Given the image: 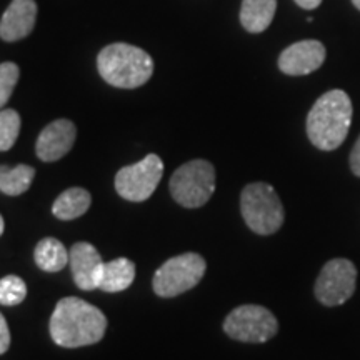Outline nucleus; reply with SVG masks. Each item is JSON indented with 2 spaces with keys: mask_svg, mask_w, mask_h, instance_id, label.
Instances as JSON below:
<instances>
[{
  "mask_svg": "<svg viewBox=\"0 0 360 360\" xmlns=\"http://www.w3.org/2000/svg\"><path fill=\"white\" fill-rule=\"evenodd\" d=\"M35 264L44 272H58L69 264V252L60 240L53 237L42 238L34 252Z\"/></svg>",
  "mask_w": 360,
  "mask_h": 360,
  "instance_id": "f3484780",
  "label": "nucleus"
},
{
  "mask_svg": "<svg viewBox=\"0 0 360 360\" xmlns=\"http://www.w3.org/2000/svg\"><path fill=\"white\" fill-rule=\"evenodd\" d=\"M277 11V0H244L240 7V22L247 32L260 34L272 24Z\"/></svg>",
  "mask_w": 360,
  "mask_h": 360,
  "instance_id": "2eb2a0df",
  "label": "nucleus"
},
{
  "mask_svg": "<svg viewBox=\"0 0 360 360\" xmlns=\"http://www.w3.org/2000/svg\"><path fill=\"white\" fill-rule=\"evenodd\" d=\"M326 60V47L319 40H300L292 44L278 57V69L287 75L312 74Z\"/></svg>",
  "mask_w": 360,
  "mask_h": 360,
  "instance_id": "9d476101",
  "label": "nucleus"
},
{
  "mask_svg": "<svg viewBox=\"0 0 360 360\" xmlns=\"http://www.w3.org/2000/svg\"><path fill=\"white\" fill-rule=\"evenodd\" d=\"M72 277L80 290L98 289V278L103 267L98 250L89 242H77L69 252Z\"/></svg>",
  "mask_w": 360,
  "mask_h": 360,
  "instance_id": "f8f14e48",
  "label": "nucleus"
},
{
  "mask_svg": "<svg viewBox=\"0 0 360 360\" xmlns=\"http://www.w3.org/2000/svg\"><path fill=\"white\" fill-rule=\"evenodd\" d=\"M11 347V330H8V323L2 314H0V355L6 354Z\"/></svg>",
  "mask_w": 360,
  "mask_h": 360,
  "instance_id": "4be33fe9",
  "label": "nucleus"
},
{
  "mask_svg": "<svg viewBox=\"0 0 360 360\" xmlns=\"http://www.w3.org/2000/svg\"><path fill=\"white\" fill-rule=\"evenodd\" d=\"M224 332L233 340L264 344L276 337L278 322L276 315L262 305H240L225 317Z\"/></svg>",
  "mask_w": 360,
  "mask_h": 360,
  "instance_id": "423d86ee",
  "label": "nucleus"
},
{
  "mask_svg": "<svg viewBox=\"0 0 360 360\" xmlns=\"http://www.w3.org/2000/svg\"><path fill=\"white\" fill-rule=\"evenodd\" d=\"M357 285V269L349 259H332L323 265L315 282V297L327 307L345 304Z\"/></svg>",
  "mask_w": 360,
  "mask_h": 360,
  "instance_id": "1a4fd4ad",
  "label": "nucleus"
},
{
  "mask_svg": "<svg viewBox=\"0 0 360 360\" xmlns=\"http://www.w3.org/2000/svg\"><path fill=\"white\" fill-rule=\"evenodd\" d=\"M20 70L13 62H4L0 64V109L6 107L8 98L12 97L13 89L19 82Z\"/></svg>",
  "mask_w": 360,
  "mask_h": 360,
  "instance_id": "412c9836",
  "label": "nucleus"
},
{
  "mask_svg": "<svg viewBox=\"0 0 360 360\" xmlns=\"http://www.w3.org/2000/svg\"><path fill=\"white\" fill-rule=\"evenodd\" d=\"M295 4L299 7L305 8V11H314L322 4V0H295Z\"/></svg>",
  "mask_w": 360,
  "mask_h": 360,
  "instance_id": "b1692460",
  "label": "nucleus"
},
{
  "mask_svg": "<svg viewBox=\"0 0 360 360\" xmlns=\"http://www.w3.org/2000/svg\"><path fill=\"white\" fill-rule=\"evenodd\" d=\"M135 278V264L132 260L120 257L110 262H103L101 278H98V289L109 294L122 292L132 285Z\"/></svg>",
  "mask_w": 360,
  "mask_h": 360,
  "instance_id": "4468645a",
  "label": "nucleus"
},
{
  "mask_svg": "<svg viewBox=\"0 0 360 360\" xmlns=\"http://www.w3.org/2000/svg\"><path fill=\"white\" fill-rule=\"evenodd\" d=\"M352 4H354V6H355V7H357V8H359V11H360V0H352Z\"/></svg>",
  "mask_w": 360,
  "mask_h": 360,
  "instance_id": "a878e982",
  "label": "nucleus"
},
{
  "mask_svg": "<svg viewBox=\"0 0 360 360\" xmlns=\"http://www.w3.org/2000/svg\"><path fill=\"white\" fill-rule=\"evenodd\" d=\"M27 297V285L20 277L7 276L0 278V305L15 307Z\"/></svg>",
  "mask_w": 360,
  "mask_h": 360,
  "instance_id": "aec40b11",
  "label": "nucleus"
},
{
  "mask_svg": "<svg viewBox=\"0 0 360 360\" xmlns=\"http://www.w3.org/2000/svg\"><path fill=\"white\" fill-rule=\"evenodd\" d=\"M352 112V102L344 90H328L307 115L309 141L319 150H335L347 137Z\"/></svg>",
  "mask_w": 360,
  "mask_h": 360,
  "instance_id": "f03ea898",
  "label": "nucleus"
},
{
  "mask_svg": "<svg viewBox=\"0 0 360 360\" xmlns=\"http://www.w3.org/2000/svg\"><path fill=\"white\" fill-rule=\"evenodd\" d=\"M164 175V162L159 155L148 154L134 165L122 167L115 175V191L130 202H143L155 192Z\"/></svg>",
  "mask_w": 360,
  "mask_h": 360,
  "instance_id": "6e6552de",
  "label": "nucleus"
},
{
  "mask_svg": "<svg viewBox=\"0 0 360 360\" xmlns=\"http://www.w3.org/2000/svg\"><path fill=\"white\" fill-rule=\"evenodd\" d=\"M349 160H350V169H352L354 175L360 177V137H359V141L355 142L352 152H350Z\"/></svg>",
  "mask_w": 360,
  "mask_h": 360,
  "instance_id": "5701e85b",
  "label": "nucleus"
},
{
  "mask_svg": "<svg viewBox=\"0 0 360 360\" xmlns=\"http://www.w3.org/2000/svg\"><path fill=\"white\" fill-rule=\"evenodd\" d=\"M97 69L107 84L117 89H137L154 74V60L130 44H110L97 57Z\"/></svg>",
  "mask_w": 360,
  "mask_h": 360,
  "instance_id": "7ed1b4c3",
  "label": "nucleus"
},
{
  "mask_svg": "<svg viewBox=\"0 0 360 360\" xmlns=\"http://www.w3.org/2000/svg\"><path fill=\"white\" fill-rule=\"evenodd\" d=\"M207 264L202 255L187 252L169 259L154 276V292L159 297H175L193 289L202 281Z\"/></svg>",
  "mask_w": 360,
  "mask_h": 360,
  "instance_id": "0eeeda50",
  "label": "nucleus"
},
{
  "mask_svg": "<svg viewBox=\"0 0 360 360\" xmlns=\"http://www.w3.org/2000/svg\"><path fill=\"white\" fill-rule=\"evenodd\" d=\"M35 20H37L35 0H12L0 19V39L6 42L25 39L34 30Z\"/></svg>",
  "mask_w": 360,
  "mask_h": 360,
  "instance_id": "ddd939ff",
  "label": "nucleus"
},
{
  "mask_svg": "<svg viewBox=\"0 0 360 360\" xmlns=\"http://www.w3.org/2000/svg\"><path fill=\"white\" fill-rule=\"evenodd\" d=\"M35 177V169L30 165L20 164L17 167L0 165V192L7 195H22L29 191Z\"/></svg>",
  "mask_w": 360,
  "mask_h": 360,
  "instance_id": "a211bd4d",
  "label": "nucleus"
},
{
  "mask_svg": "<svg viewBox=\"0 0 360 360\" xmlns=\"http://www.w3.org/2000/svg\"><path fill=\"white\" fill-rule=\"evenodd\" d=\"M20 115L13 109L0 110V152L11 150L20 134Z\"/></svg>",
  "mask_w": 360,
  "mask_h": 360,
  "instance_id": "6ab92c4d",
  "label": "nucleus"
},
{
  "mask_svg": "<svg viewBox=\"0 0 360 360\" xmlns=\"http://www.w3.org/2000/svg\"><path fill=\"white\" fill-rule=\"evenodd\" d=\"M90 204L92 197L85 188L72 187L57 197L52 205V214L60 220H74L82 217L90 209Z\"/></svg>",
  "mask_w": 360,
  "mask_h": 360,
  "instance_id": "dca6fc26",
  "label": "nucleus"
},
{
  "mask_svg": "<svg viewBox=\"0 0 360 360\" xmlns=\"http://www.w3.org/2000/svg\"><path fill=\"white\" fill-rule=\"evenodd\" d=\"M240 210L247 227L259 236H270L282 227L285 212L272 186L265 182L249 184L240 193Z\"/></svg>",
  "mask_w": 360,
  "mask_h": 360,
  "instance_id": "20e7f679",
  "label": "nucleus"
},
{
  "mask_svg": "<svg viewBox=\"0 0 360 360\" xmlns=\"http://www.w3.org/2000/svg\"><path fill=\"white\" fill-rule=\"evenodd\" d=\"M215 191V169L210 162L197 159L184 164L170 179L174 200L187 209L205 205Z\"/></svg>",
  "mask_w": 360,
  "mask_h": 360,
  "instance_id": "39448f33",
  "label": "nucleus"
},
{
  "mask_svg": "<svg viewBox=\"0 0 360 360\" xmlns=\"http://www.w3.org/2000/svg\"><path fill=\"white\" fill-rule=\"evenodd\" d=\"M75 137H77V129L70 120H53L39 135L37 143H35L37 157L44 162L60 160L74 147Z\"/></svg>",
  "mask_w": 360,
  "mask_h": 360,
  "instance_id": "9b49d317",
  "label": "nucleus"
},
{
  "mask_svg": "<svg viewBox=\"0 0 360 360\" xmlns=\"http://www.w3.org/2000/svg\"><path fill=\"white\" fill-rule=\"evenodd\" d=\"M51 335L57 345L77 349L101 342L107 330V317L96 305L77 297L58 300L51 317Z\"/></svg>",
  "mask_w": 360,
  "mask_h": 360,
  "instance_id": "f257e3e1",
  "label": "nucleus"
},
{
  "mask_svg": "<svg viewBox=\"0 0 360 360\" xmlns=\"http://www.w3.org/2000/svg\"><path fill=\"white\" fill-rule=\"evenodd\" d=\"M4 229H6V224H4V217H2V215H0V236H2V233H4Z\"/></svg>",
  "mask_w": 360,
  "mask_h": 360,
  "instance_id": "393cba45",
  "label": "nucleus"
}]
</instances>
